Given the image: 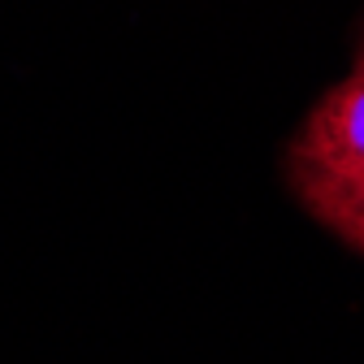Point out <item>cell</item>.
Instances as JSON below:
<instances>
[{
  "label": "cell",
  "mask_w": 364,
  "mask_h": 364,
  "mask_svg": "<svg viewBox=\"0 0 364 364\" xmlns=\"http://www.w3.org/2000/svg\"><path fill=\"white\" fill-rule=\"evenodd\" d=\"M287 161L308 213L355 243L364 230V65L312 105Z\"/></svg>",
  "instance_id": "1"
},
{
  "label": "cell",
  "mask_w": 364,
  "mask_h": 364,
  "mask_svg": "<svg viewBox=\"0 0 364 364\" xmlns=\"http://www.w3.org/2000/svg\"><path fill=\"white\" fill-rule=\"evenodd\" d=\"M351 247H360V252H364V230H360V235H355V243H351Z\"/></svg>",
  "instance_id": "2"
},
{
  "label": "cell",
  "mask_w": 364,
  "mask_h": 364,
  "mask_svg": "<svg viewBox=\"0 0 364 364\" xmlns=\"http://www.w3.org/2000/svg\"><path fill=\"white\" fill-rule=\"evenodd\" d=\"M360 65H364V57H360Z\"/></svg>",
  "instance_id": "3"
}]
</instances>
